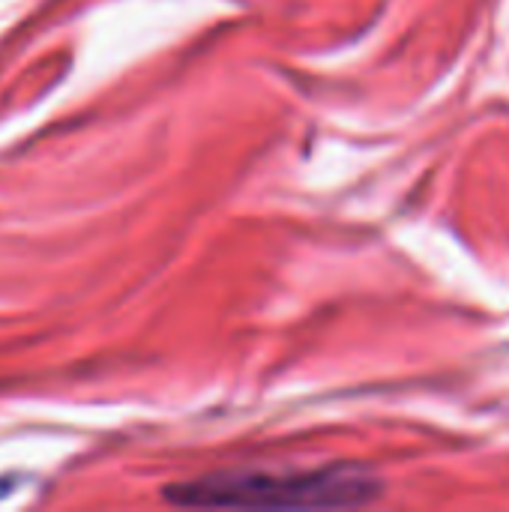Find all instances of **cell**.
Here are the masks:
<instances>
[{
  "label": "cell",
  "instance_id": "1",
  "mask_svg": "<svg viewBox=\"0 0 509 512\" xmlns=\"http://www.w3.org/2000/svg\"><path fill=\"white\" fill-rule=\"evenodd\" d=\"M381 495V483L360 468L306 474L228 471L165 489L183 507H360Z\"/></svg>",
  "mask_w": 509,
  "mask_h": 512
}]
</instances>
